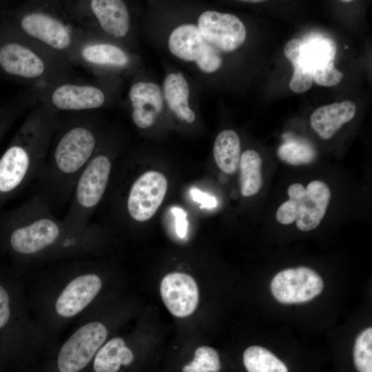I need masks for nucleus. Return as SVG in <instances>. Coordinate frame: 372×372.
I'll list each match as a JSON object with an SVG mask.
<instances>
[{
    "label": "nucleus",
    "instance_id": "14",
    "mask_svg": "<svg viewBox=\"0 0 372 372\" xmlns=\"http://www.w3.org/2000/svg\"><path fill=\"white\" fill-rule=\"evenodd\" d=\"M0 65L7 73L30 79L39 76L44 72L42 60L17 43H8L0 48Z\"/></svg>",
    "mask_w": 372,
    "mask_h": 372
},
{
    "label": "nucleus",
    "instance_id": "7",
    "mask_svg": "<svg viewBox=\"0 0 372 372\" xmlns=\"http://www.w3.org/2000/svg\"><path fill=\"white\" fill-rule=\"evenodd\" d=\"M45 163L31 148L16 145L0 158V193L8 194L35 181Z\"/></svg>",
    "mask_w": 372,
    "mask_h": 372
},
{
    "label": "nucleus",
    "instance_id": "15",
    "mask_svg": "<svg viewBox=\"0 0 372 372\" xmlns=\"http://www.w3.org/2000/svg\"><path fill=\"white\" fill-rule=\"evenodd\" d=\"M210 46L194 24H183L176 27L168 39L169 50L174 56L196 63L201 59Z\"/></svg>",
    "mask_w": 372,
    "mask_h": 372
},
{
    "label": "nucleus",
    "instance_id": "12",
    "mask_svg": "<svg viewBox=\"0 0 372 372\" xmlns=\"http://www.w3.org/2000/svg\"><path fill=\"white\" fill-rule=\"evenodd\" d=\"M129 96L133 111L132 118L141 129L152 126L163 108L161 87L152 82L138 81L130 88Z\"/></svg>",
    "mask_w": 372,
    "mask_h": 372
},
{
    "label": "nucleus",
    "instance_id": "19",
    "mask_svg": "<svg viewBox=\"0 0 372 372\" xmlns=\"http://www.w3.org/2000/svg\"><path fill=\"white\" fill-rule=\"evenodd\" d=\"M163 98L172 112L180 119L192 123L195 121L194 112L189 105V85L180 73H170L163 81Z\"/></svg>",
    "mask_w": 372,
    "mask_h": 372
},
{
    "label": "nucleus",
    "instance_id": "11",
    "mask_svg": "<svg viewBox=\"0 0 372 372\" xmlns=\"http://www.w3.org/2000/svg\"><path fill=\"white\" fill-rule=\"evenodd\" d=\"M160 292L165 305L176 317L188 316L198 306V285L187 273L172 272L166 275L161 282Z\"/></svg>",
    "mask_w": 372,
    "mask_h": 372
},
{
    "label": "nucleus",
    "instance_id": "24",
    "mask_svg": "<svg viewBox=\"0 0 372 372\" xmlns=\"http://www.w3.org/2000/svg\"><path fill=\"white\" fill-rule=\"evenodd\" d=\"M277 155L282 161L297 166L313 162L316 151L307 141L288 139L278 147Z\"/></svg>",
    "mask_w": 372,
    "mask_h": 372
},
{
    "label": "nucleus",
    "instance_id": "9",
    "mask_svg": "<svg viewBox=\"0 0 372 372\" xmlns=\"http://www.w3.org/2000/svg\"><path fill=\"white\" fill-rule=\"evenodd\" d=\"M323 287L320 275L307 267L280 271L273 277L270 285L275 298L285 304L309 301L321 293Z\"/></svg>",
    "mask_w": 372,
    "mask_h": 372
},
{
    "label": "nucleus",
    "instance_id": "28",
    "mask_svg": "<svg viewBox=\"0 0 372 372\" xmlns=\"http://www.w3.org/2000/svg\"><path fill=\"white\" fill-rule=\"evenodd\" d=\"M291 63L294 72L289 83L291 90L296 93L307 91L313 84L312 70L304 62L302 54Z\"/></svg>",
    "mask_w": 372,
    "mask_h": 372
},
{
    "label": "nucleus",
    "instance_id": "13",
    "mask_svg": "<svg viewBox=\"0 0 372 372\" xmlns=\"http://www.w3.org/2000/svg\"><path fill=\"white\" fill-rule=\"evenodd\" d=\"M21 24L28 34L55 49L63 50L70 44V34L64 24L47 14H27L23 17Z\"/></svg>",
    "mask_w": 372,
    "mask_h": 372
},
{
    "label": "nucleus",
    "instance_id": "20",
    "mask_svg": "<svg viewBox=\"0 0 372 372\" xmlns=\"http://www.w3.org/2000/svg\"><path fill=\"white\" fill-rule=\"evenodd\" d=\"M218 167L226 174L234 173L240 159V141L232 130L221 132L216 137L213 148Z\"/></svg>",
    "mask_w": 372,
    "mask_h": 372
},
{
    "label": "nucleus",
    "instance_id": "5",
    "mask_svg": "<svg viewBox=\"0 0 372 372\" xmlns=\"http://www.w3.org/2000/svg\"><path fill=\"white\" fill-rule=\"evenodd\" d=\"M112 167L107 155L100 153L92 156L74 187L63 218L67 225L79 229L90 225L91 216L107 190Z\"/></svg>",
    "mask_w": 372,
    "mask_h": 372
},
{
    "label": "nucleus",
    "instance_id": "23",
    "mask_svg": "<svg viewBox=\"0 0 372 372\" xmlns=\"http://www.w3.org/2000/svg\"><path fill=\"white\" fill-rule=\"evenodd\" d=\"M247 372H288L287 366L269 350L259 346H251L242 355Z\"/></svg>",
    "mask_w": 372,
    "mask_h": 372
},
{
    "label": "nucleus",
    "instance_id": "4",
    "mask_svg": "<svg viewBox=\"0 0 372 372\" xmlns=\"http://www.w3.org/2000/svg\"><path fill=\"white\" fill-rule=\"evenodd\" d=\"M101 299L76 320L70 335L30 372H91L94 360L110 333Z\"/></svg>",
    "mask_w": 372,
    "mask_h": 372
},
{
    "label": "nucleus",
    "instance_id": "1",
    "mask_svg": "<svg viewBox=\"0 0 372 372\" xmlns=\"http://www.w3.org/2000/svg\"><path fill=\"white\" fill-rule=\"evenodd\" d=\"M91 258L54 262L27 279V303L45 347L44 356L59 343L65 329L101 297L104 275Z\"/></svg>",
    "mask_w": 372,
    "mask_h": 372
},
{
    "label": "nucleus",
    "instance_id": "33",
    "mask_svg": "<svg viewBox=\"0 0 372 372\" xmlns=\"http://www.w3.org/2000/svg\"><path fill=\"white\" fill-rule=\"evenodd\" d=\"M352 1H342V2L343 3H349V2H351Z\"/></svg>",
    "mask_w": 372,
    "mask_h": 372
},
{
    "label": "nucleus",
    "instance_id": "21",
    "mask_svg": "<svg viewBox=\"0 0 372 372\" xmlns=\"http://www.w3.org/2000/svg\"><path fill=\"white\" fill-rule=\"evenodd\" d=\"M262 159L254 150L245 151L240 156V186L244 196H251L257 194L262 184L261 173Z\"/></svg>",
    "mask_w": 372,
    "mask_h": 372
},
{
    "label": "nucleus",
    "instance_id": "22",
    "mask_svg": "<svg viewBox=\"0 0 372 372\" xmlns=\"http://www.w3.org/2000/svg\"><path fill=\"white\" fill-rule=\"evenodd\" d=\"M302 52L304 62L312 70L334 61L336 45L333 40L314 34L302 42Z\"/></svg>",
    "mask_w": 372,
    "mask_h": 372
},
{
    "label": "nucleus",
    "instance_id": "30",
    "mask_svg": "<svg viewBox=\"0 0 372 372\" xmlns=\"http://www.w3.org/2000/svg\"><path fill=\"white\" fill-rule=\"evenodd\" d=\"M171 211L174 217L176 233L179 238H183L187 235L189 225L187 213L179 207H173Z\"/></svg>",
    "mask_w": 372,
    "mask_h": 372
},
{
    "label": "nucleus",
    "instance_id": "16",
    "mask_svg": "<svg viewBox=\"0 0 372 372\" xmlns=\"http://www.w3.org/2000/svg\"><path fill=\"white\" fill-rule=\"evenodd\" d=\"M356 106L352 101H344L323 105L311 114L310 121L313 130L322 139H329L355 116Z\"/></svg>",
    "mask_w": 372,
    "mask_h": 372
},
{
    "label": "nucleus",
    "instance_id": "8",
    "mask_svg": "<svg viewBox=\"0 0 372 372\" xmlns=\"http://www.w3.org/2000/svg\"><path fill=\"white\" fill-rule=\"evenodd\" d=\"M167 189V180L162 173L149 171L132 184L125 202L128 215L136 221L150 219L162 203Z\"/></svg>",
    "mask_w": 372,
    "mask_h": 372
},
{
    "label": "nucleus",
    "instance_id": "10",
    "mask_svg": "<svg viewBox=\"0 0 372 372\" xmlns=\"http://www.w3.org/2000/svg\"><path fill=\"white\" fill-rule=\"evenodd\" d=\"M197 28L205 41L218 51H234L246 39L245 25L230 13L205 11L198 17Z\"/></svg>",
    "mask_w": 372,
    "mask_h": 372
},
{
    "label": "nucleus",
    "instance_id": "31",
    "mask_svg": "<svg viewBox=\"0 0 372 372\" xmlns=\"http://www.w3.org/2000/svg\"><path fill=\"white\" fill-rule=\"evenodd\" d=\"M190 193L192 200L198 203L201 208L212 209L218 205V200L215 196L201 192L198 188H192Z\"/></svg>",
    "mask_w": 372,
    "mask_h": 372
},
{
    "label": "nucleus",
    "instance_id": "17",
    "mask_svg": "<svg viewBox=\"0 0 372 372\" xmlns=\"http://www.w3.org/2000/svg\"><path fill=\"white\" fill-rule=\"evenodd\" d=\"M105 101L103 92L91 85L65 84L58 87L52 95V102L58 108L80 110L97 108Z\"/></svg>",
    "mask_w": 372,
    "mask_h": 372
},
{
    "label": "nucleus",
    "instance_id": "29",
    "mask_svg": "<svg viewBox=\"0 0 372 372\" xmlns=\"http://www.w3.org/2000/svg\"><path fill=\"white\" fill-rule=\"evenodd\" d=\"M343 76V73L334 66V61L312 69L313 81L322 86L336 85L342 81Z\"/></svg>",
    "mask_w": 372,
    "mask_h": 372
},
{
    "label": "nucleus",
    "instance_id": "26",
    "mask_svg": "<svg viewBox=\"0 0 372 372\" xmlns=\"http://www.w3.org/2000/svg\"><path fill=\"white\" fill-rule=\"evenodd\" d=\"M221 367L218 352L210 347L200 346L191 359L180 366V372H220Z\"/></svg>",
    "mask_w": 372,
    "mask_h": 372
},
{
    "label": "nucleus",
    "instance_id": "32",
    "mask_svg": "<svg viewBox=\"0 0 372 372\" xmlns=\"http://www.w3.org/2000/svg\"><path fill=\"white\" fill-rule=\"evenodd\" d=\"M242 1L247 2V3H260V2H262V1L257 0V1Z\"/></svg>",
    "mask_w": 372,
    "mask_h": 372
},
{
    "label": "nucleus",
    "instance_id": "2",
    "mask_svg": "<svg viewBox=\"0 0 372 372\" xmlns=\"http://www.w3.org/2000/svg\"><path fill=\"white\" fill-rule=\"evenodd\" d=\"M99 241L93 225L79 229L67 225L35 196L19 209L8 239L26 280L50 263L92 257L99 251Z\"/></svg>",
    "mask_w": 372,
    "mask_h": 372
},
{
    "label": "nucleus",
    "instance_id": "6",
    "mask_svg": "<svg viewBox=\"0 0 372 372\" xmlns=\"http://www.w3.org/2000/svg\"><path fill=\"white\" fill-rule=\"evenodd\" d=\"M289 199L278 207L276 217L281 224L296 221L303 231L316 228L324 218L331 198L328 185L321 180H313L305 188L293 183L287 189Z\"/></svg>",
    "mask_w": 372,
    "mask_h": 372
},
{
    "label": "nucleus",
    "instance_id": "25",
    "mask_svg": "<svg viewBox=\"0 0 372 372\" xmlns=\"http://www.w3.org/2000/svg\"><path fill=\"white\" fill-rule=\"evenodd\" d=\"M82 55L86 61L100 65L123 66L128 63L127 54L111 44L99 43L85 47Z\"/></svg>",
    "mask_w": 372,
    "mask_h": 372
},
{
    "label": "nucleus",
    "instance_id": "18",
    "mask_svg": "<svg viewBox=\"0 0 372 372\" xmlns=\"http://www.w3.org/2000/svg\"><path fill=\"white\" fill-rule=\"evenodd\" d=\"M91 10L102 29L115 37H125L130 28L127 8L121 0H92Z\"/></svg>",
    "mask_w": 372,
    "mask_h": 372
},
{
    "label": "nucleus",
    "instance_id": "3",
    "mask_svg": "<svg viewBox=\"0 0 372 372\" xmlns=\"http://www.w3.org/2000/svg\"><path fill=\"white\" fill-rule=\"evenodd\" d=\"M96 140L94 133L83 126L65 132L48 161L35 180L37 196L54 211L68 205L75 183L94 155Z\"/></svg>",
    "mask_w": 372,
    "mask_h": 372
},
{
    "label": "nucleus",
    "instance_id": "27",
    "mask_svg": "<svg viewBox=\"0 0 372 372\" xmlns=\"http://www.w3.org/2000/svg\"><path fill=\"white\" fill-rule=\"evenodd\" d=\"M354 363L359 372H372V329L362 331L355 342Z\"/></svg>",
    "mask_w": 372,
    "mask_h": 372
}]
</instances>
